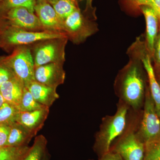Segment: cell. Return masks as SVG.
I'll list each match as a JSON object with an SVG mask.
<instances>
[{
	"instance_id": "44dd1931",
	"label": "cell",
	"mask_w": 160,
	"mask_h": 160,
	"mask_svg": "<svg viewBox=\"0 0 160 160\" xmlns=\"http://www.w3.org/2000/svg\"><path fill=\"white\" fill-rule=\"evenodd\" d=\"M20 111L16 106L5 102L0 106V125L10 126L16 122Z\"/></svg>"
},
{
	"instance_id": "9a60e30c",
	"label": "cell",
	"mask_w": 160,
	"mask_h": 160,
	"mask_svg": "<svg viewBox=\"0 0 160 160\" xmlns=\"http://www.w3.org/2000/svg\"><path fill=\"white\" fill-rule=\"evenodd\" d=\"M26 87L37 102L48 108L59 98L57 88L46 86L35 81Z\"/></svg>"
},
{
	"instance_id": "f546056e",
	"label": "cell",
	"mask_w": 160,
	"mask_h": 160,
	"mask_svg": "<svg viewBox=\"0 0 160 160\" xmlns=\"http://www.w3.org/2000/svg\"><path fill=\"white\" fill-rule=\"evenodd\" d=\"M80 1H86V9L85 12L86 14L94 18L97 19V17L95 13V10L92 6V2L93 0H79Z\"/></svg>"
},
{
	"instance_id": "d590c367",
	"label": "cell",
	"mask_w": 160,
	"mask_h": 160,
	"mask_svg": "<svg viewBox=\"0 0 160 160\" xmlns=\"http://www.w3.org/2000/svg\"><path fill=\"white\" fill-rule=\"evenodd\" d=\"M158 114L159 117L160 119V111L159 112H158Z\"/></svg>"
},
{
	"instance_id": "52a82bcc",
	"label": "cell",
	"mask_w": 160,
	"mask_h": 160,
	"mask_svg": "<svg viewBox=\"0 0 160 160\" xmlns=\"http://www.w3.org/2000/svg\"><path fill=\"white\" fill-rule=\"evenodd\" d=\"M137 133L145 145L160 140V119L149 86L146 92Z\"/></svg>"
},
{
	"instance_id": "7402d4cb",
	"label": "cell",
	"mask_w": 160,
	"mask_h": 160,
	"mask_svg": "<svg viewBox=\"0 0 160 160\" xmlns=\"http://www.w3.org/2000/svg\"><path fill=\"white\" fill-rule=\"evenodd\" d=\"M123 2L127 9L131 11L140 12L141 6L150 7L155 12L160 22V0H123Z\"/></svg>"
},
{
	"instance_id": "e0dca14e",
	"label": "cell",
	"mask_w": 160,
	"mask_h": 160,
	"mask_svg": "<svg viewBox=\"0 0 160 160\" xmlns=\"http://www.w3.org/2000/svg\"><path fill=\"white\" fill-rule=\"evenodd\" d=\"M35 136L30 130L18 122L10 126L7 146L19 147L28 146L32 139Z\"/></svg>"
},
{
	"instance_id": "4dcf8cb0",
	"label": "cell",
	"mask_w": 160,
	"mask_h": 160,
	"mask_svg": "<svg viewBox=\"0 0 160 160\" xmlns=\"http://www.w3.org/2000/svg\"><path fill=\"white\" fill-rule=\"evenodd\" d=\"M6 22L0 19V33L2 32V30L4 29V27L6 26Z\"/></svg>"
},
{
	"instance_id": "ba28073f",
	"label": "cell",
	"mask_w": 160,
	"mask_h": 160,
	"mask_svg": "<svg viewBox=\"0 0 160 160\" xmlns=\"http://www.w3.org/2000/svg\"><path fill=\"white\" fill-rule=\"evenodd\" d=\"M5 60L15 75L27 86L35 81L34 78V61L29 46L16 47Z\"/></svg>"
},
{
	"instance_id": "cb8c5ba5",
	"label": "cell",
	"mask_w": 160,
	"mask_h": 160,
	"mask_svg": "<svg viewBox=\"0 0 160 160\" xmlns=\"http://www.w3.org/2000/svg\"><path fill=\"white\" fill-rule=\"evenodd\" d=\"M37 102L28 89L25 87L22 97L20 102L19 109L20 111L31 112L46 108Z\"/></svg>"
},
{
	"instance_id": "d4e9b609",
	"label": "cell",
	"mask_w": 160,
	"mask_h": 160,
	"mask_svg": "<svg viewBox=\"0 0 160 160\" xmlns=\"http://www.w3.org/2000/svg\"><path fill=\"white\" fill-rule=\"evenodd\" d=\"M143 160H160V140L145 145Z\"/></svg>"
},
{
	"instance_id": "ac0fdd59",
	"label": "cell",
	"mask_w": 160,
	"mask_h": 160,
	"mask_svg": "<svg viewBox=\"0 0 160 160\" xmlns=\"http://www.w3.org/2000/svg\"><path fill=\"white\" fill-rule=\"evenodd\" d=\"M47 140L42 135L37 136L33 145L22 160H43L46 152Z\"/></svg>"
},
{
	"instance_id": "6da1fadb",
	"label": "cell",
	"mask_w": 160,
	"mask_h": 160,
	"mask_svg": "<svg viewBox=\"0 0 160 160\" xmlns=\"http://www.w3.org/2000/svg\"><path fill=\"white\" fill-rule=\"evenodd\" d=\"M127 54L129 62L118 72L113 87L120 101L132 111H139L144 106L148 78L141 59L131 46Z\"/></svg>"
},
{
	"instance_id": "5b68a950",
	"label": "cell",
	"mask_w": 160,
	"mask_h": 160,
	"mask_svg": "<svg viewBox=\"0 0 160 160\" xmlns=\"http://www.w3.org/2000/svg\"><path fill=\"white\" fill-rule=\"evenodd\" d=\"M67 36L42 40L29 46L35 67L51 63L64 64Z\"/></svg>"
},
{
	"instance_id": "4316f807",
	"label": "cell",
	"mask_w": 160,
	"mask_h": 160,
	"mask_svg": "<svg viewBox=\"0 0 160 160\" xmlns=\"http://www.w3.org/2000/svg\"><path fill=\"white\" fill-rule=\"evenodd\" d=\"M152 64L154 71L160 70V27L157 37L155 42L152 58Z\"/></svg>"
},
{
	"instance_id": "83f0119b",
	"label": "cell",
	"mask_w": 160,
	"mask_h": 160,
	"mask_svg": "<svg viewBox=\"0 0 160 160\" xmlns=\"http://www.w3.org/2000/svg\"><path fill=\"white\" fill-rule=\"evenodd\" d=\"M9 131L10 126L0 125V147L7 146Z\"/></svg>"
},
{
	"instance_id": "5bb4252c",
	"label": "cell",
	"mask_w": 160,
	"mask_h": 160,
	"mask_svg": "<svg viewBox=\"0 0 160 160\" xmlns=\"http://www.w3.org/2000/svg\"><path fill=\"white\" fill-rule=\"evenodd\" d=\"M49 113V108L46 107L31 112L20 111L16 122L19 123L36 135L42 128Z\"/></svg>"
},
{
	"instance_id": "8992f818",
	"label": "cell",
	"mask_w": 160,
	"mask_h": 160,
	"mask_svg": "<svg viewBox=\"0 0 160 160\" xmlns=\"http://www.w3.org/2000/svg\"><path fill=\"white\" fill-rule=\"evenodd\" d=\"M96 20L83 14L78 8L63 21L64 32L69 41L79 45L99 31Z\"/></svg>"
},
{
	"instance_id": "e575fe53",
	"label": "cell",
	"mask_w": 160,
	"mask_h": 160,
	"mask_svg": "<svg viewBox=\"0 0 160 160\" xmlns=\"http://www.w3.org/2000/svg\"><path fill=\"white\" fill-rule=\"evenodd\" d=\"M48 1H49V2L52 5V4H54L56 2H57L58 0H48Z\"/></svg>"
},
{
	"instance_id": "d6986e66",
	"label": "cell",
	"mask_w": 160,
	"mask_h": 160,
	"mask_svg": "<svg viewBox=\"0 0 160 160\" xmlns=\"http://www.w3.org/2000/svg\"><path fill=\"white\" fill-rule=\"evenodd\" d=\"M29 148L28 146L0 147V160H22Z\"/></svg>"
},
{
	"instance_id": "836d02e7",
	"label": "cell",
	"mask_w": 160,
	"mask_h": 160,
	"mask_svg": "<svg viewBox=\"0 0 160 160\" xmlns=\"http://www.w3.org/2000/svg\"><path fill=\"white\" fill-rule=\"evenodd\" d=\"M5 102V100L3 98L2 96V95L0 94V106H2Z\"/></svg>"
},
{
	"instance_id": "9c48e42d",
	"label": "cell",
	"mask_w": 160,
	"mask_h": 160,
	"mask_svg": "<svg viewBox=\"0 0 160 160\" xmlns=\"http://www.w3.org/2000/svg\"><path fill=\"white\" fill-rule=\"evenodd\" d=\"M130 46L138 55L146 70L149 92L158 113L160 110V86L157 79L151 56L146 49L144 40L140 37L137 38Z\"/></svg>"
},
{
	"instance_id": "2e32d148",
	"label": "cell",
	"mask_w": 160,
	"mask_h": 160,
	"mask_svg": "<svg viewBox=\"0 0 160 160\" xmlns=\"http://www.w3.org/2000/svg\"><path fill=\"white\" fill-rule=\"evenodd\" d=\"M25 87L23 82L15 76L2 85L0 94L5 102L16 106L19 109Z\"/></svg>"
},
{
	"instance_id": "3957f363",
	"label": "cell",
	"mask_w": 160,
	"mask_h": 160,
	"mask_svg": "<svg viewBox=\"0 0 160 160\" xmlns=\"http://www.w3.org/2000/svg\"><path fill=\"white\" fill-rule=\"evenodd\" d=\"M142 111L129 110V122L126 130L110 148V151L119 154L124 160H143L144 158L145 144L137 133Z\"/></svg>"
},
{
	"instance_id": "4fadbf2b",
	"label": "cell",
	"mask_w": 160,
	"mask_h": 160,
	"mask_svg": "<svg viewBox=\"0 0 160 160\" xmlns=\"http://www.w3.org/2000/svg\"><path fill=\"white\" fill-rule=\"evenodd\" d=\"M140 12L145 17L146 24V38L144 40L147 51L152 58L155 42L159 31L160 22L157 14L148 6L140 7Z\"/></svg>"
},
{
	"instance_id": "ffe728a7",
	"label": "cell",
	"mask_w": 160,
	"mask_h": 160,
	"mask_svg": "<svg viewBox=\"0 0 160 160\" xmlns=\"http://www.w3.org/2000/svg\"><path fill=\"white\" fill-rule=\"evenodd\" d=\"M52 6L58 16L62 22L79 8L76 0H58Z\"/></svg>"
},
{
	"instance_id": "d6a6232c",
	"label": "cell",
	"mask_w": 160,
	"mask_h": 160,
	"mask_svg": "<svg viewBox=\"0 0 160 160\" xmlns=\"http://www.w3.org/2000/svg\"><path fill=\"white\" fill-rule=\"evenodd\" d=\"M43 160H50L49 159V154L47 153V151L46 152L44 158H43Z\"/></svg>"
},
{
	"instance_id": "277c9868",
	"label": "cell",
	"mask_w": 160,
	"mask_h": 160,
	"mask_svg": "<svg viewBox=\"0 0 160 160\" xmlns=\"http://www.w3.org/2000/svg\"><path fill=\"white\" fill-rule=\"evenodd\" d=\"M65 36H67L64 32L46 30L28 31L12 26L6 22V26L0 33V49L10 52L18 46H30L42 40Z\"/></svg>"
},
{
	"instance_id": "8fae6325",
	"label": "cell",
	"mask_w": 160,
	"mask_h": 160,
	"mask_svg": "<svg viewBox=\"0 0 160 160\" xmlns=\"http://www.w3.org/2000/svg\"><path fill=\"white\" fill-rule=\"evenodd\" d=\"M64 64L51 63L36 67L35 69V80L52 88H57L65 82L66 72Z\"/></svg>"
},
{
	"instance_id": "484cf974",
	"label": "cell",
	"mask_w": 160,
	"mask_h": 160,
	"mask_svg": "<svg viewBox=\"0 0 160 160\" xmlns=\"http://www.w3.org/2000/svg\"><path fill=\"white\" fill-rule=\"evenodd\" d=\"M16 76L6 62L5 56L0 57V88L4 83Z\"/></svg>"
},
{
	"instance_id": "f1b7e54d",
	"label": "cell",
	"mask_w": 160,
	"mask_h": 160,
	"mask_svg": "<svg viewBox=\"0 0 160 160\" xmlns=\"http://www.w3.org/2000/svg\"><path fill=\"white\" fill-rule=\"evenodd\" d=\"M89 160H94L90 159ZM98 160H124L121 156L116 152L109 151L108 153L104 155L102 157L99 158Z\"/></svg>"
},
{
	"instance_id": "603a6c76",
	"label": "cell",
	"mask_w": 160,
	"mask_h": 160,
	"mask_svg": "<svg viewBox=\"0 0 160 160\" xmlns=\"http://www.w3.org/2000/svg\"><path fill=\"white\" fill-rule=\"evenodd\" d=\"M36 2V0H2L0 2V15L9 9L19 7H24L34 12Z\"/></svg>"
},
{
	"instance_id": "7c38bea8",
	"label": "cell",
	"mask_w": 160,
	"mask_h": 160,
	"mask_svg": "<svg viewBox=\"0 0 160 160\" xmlns=\"http://www.w3.org/2000/svg\"><path fill=\"white\" fill-rule=\"evenodd\" d=\"M34 9V13L45 30L65 33L62 21L48 0H36Z\"/></svg>"
},
{
	"instance_id": "7a4b0ae2",
	"label": "cell",
	"mask_w": 160,
	"mask_h": 160,
	"mask_svg": "<svg viewBox=\"0 0 160 160\" xmlns=\"http://www.w3.org/2000/svg\"><path fill=\"white\" fill-rule=\"evenodd\" d=\"M129 109L126 104L119 100L115 113L102 119L93 146L99 158L109 152L112 145L126 130L129 122Z\"/></svg>"
},
{
	"instance_id": "8d00e7d4",
	"label": "cell",
	"mask_w": 160,
	"mask_h": 160,
	"mask_svg": "<svg viewBox=\"0 0 160 160\" xmlns=\"http://www.w3.org/2000/svg\"><path fill=\"white\" fill-rule=\"evenodd\" d=\"M2 0H0V2H2Z\"/></svg>"
},
{
	"instance_id": "30bf717a",
	"label": "cell",
	"mask_w": 160,
	"mask_h": 160,
	"mask_svg": "<svg viewBox=\"0 0 160 160\" xmlns=\"http://www.w3.org/2000/svg\"><path fill=\"white\" fill-rule=\"evenodd\" d=\"M0 19L9 25L28 31H46L34 12L24 7L9 9L0 15Z\"/></svg>"
},
{
	"instance_id": "1f68e13d",
	"label": "cell",
	"mask_w": 160,
	"mask_h": 160,
	"mask_svg": "<svg viewBox=\"0 0 160 160\" xmlns=\"http://www.w3.org/2000/svg\"><path fill=\"white\" fill-rule=\"evenodd\" d=\"M155 73L158 82L159 83L160 86V70L158 71L155 72Z\"/></svg>"
}]
</instances>
